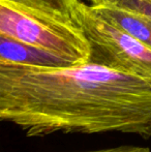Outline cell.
Listing matches in <instances>:
<instances>
[{
    "label": "cell",
    "mask_w": 151,
    "mask_h": 152,
    "mask_svg": "<svg viewBox=\"0 0 151 152\" xmlns=\"http://www.w3.org/2000/svg\"><path fill=\"white\" fill-rule=\"evenodd\" d=\"M0 119L27 137L122 132L151 138V82L92 62L0 63Z\"/></svg>",
    "instance_id": "6da1fadb"
},
{
    "label": "cell",
    "mask_w": 151,
    "mask_h": 152,
    "mask_svg": "<svg viewBox=\"0 0 151 152\" xmlns=\"http://www.w3.org/2000/svg\"><path fill=\"white\" fill-rule=\"evenodd\" d=\"M0 34L51 51L77 65L90 58V45L81 28L8 0H0Z\"/></svg>",
    "instance_id": "7a4b0ae2"
},
{
    "label": "cell",
    "mask_w": 151,
    "mask_h": 152,
    "mask_svg": "<svg viewBox=\"0 0 151 152\" xmlns=\"http://www.w3.org/2000/svg\"><path fill=\"white\" fill-rule=\"evenodd\" d=\"M80 18L81 29L90 45L88 62L151 82V49L101 18L84 2Z\"/></svg>",
    "instance_id": "3957f363"
},
{
    "label": "cell",
    "mask_w": 151,
    "mask_h": 152,
    "mask_svg": "<svg viewBox=\"0 0 151 152\" xmlns=\"http://www.w3.org/2000/svg\"><path fill=\"white\" fill-rule=\"evenodd\" d=\"M0 63L21 64L46 68H65L77 65L58 54L0 34Z\"/></svg>",
    "instance_id": "277c9868"
},
{
    "label": "cell",
    "mask_w": 151,
    "mask_h": 152,
    "mask_svg": "<svg viewBox=\"0 0 151 152\" xmlns=\"http://www.w3.org/2000/svg\"><path fill=\"white\" fill-rule=\"evenodd\" d=\"M97 15L126 31L151 49V21L146 17L109 3L91 5Z\"/></svg>",
    "instance_id": "5b68a950"
},
{
    "label": "cell",
    "mask_w": 151,
    "mask_h": 152,
    "mask_svg": "<svg viewBox=\"0 0 151 152\" xmlns=\"http://www.w3.org/2000/svg\"><path fill=\"white\" fill-rule=\"evenodd\" d=\"M81 28V0H8Z\"/></svg>",
    "instance_id": "8992f818"
},
{
    "label": "cell",
    "mask_w": 151,
    "mask_h": 152,
    "mask_svg": "<svg viewBox=\"0 0 151 152\" xmlns=\"http://www.w3.org/2000/svg\"><path fill=\"white\" fill-rule=\"evenodd\" d=\"M105 3L137 12L151 21V0H107Z\"/></svg>",
    "instance_id": "52a82bcc"
},
{
    "label": "cell",
    "mask_w": 151,
    "mask_h": 152,
    "mask_svg": "<svg viewBox=\"0 0 151 152\" xmlns=\"http://www.w3.org/2000/svg\"><path fill=\"white\" fill-rule=\"evenodd\" d=\"M82 152H151L148 147L135 146V145H123V146L112 147V148L98 149V150L82 151Z\"/></svg>",
    "instance_id": "ba28073f"
},
{
    "label": "cell",
    "mask_w": 151,
    "mask_h": 152,
    "mask_svg": "<svg viewBox=\"0 0 151 152\" xmlns=\"http://www.w3.org/2000/svg\"><path fill=\"white\" fill-rule=\"evenodd\" d=\"M91 3V5H99V4H104L107 0H87Z\"/></svg>",
    "instance_id": "9c48e42d"
}]
</instances>
